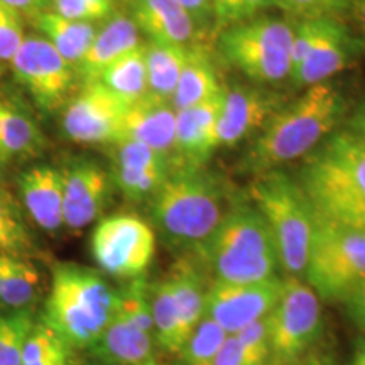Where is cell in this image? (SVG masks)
I'll list each match as a JSON object with an SVG mask.
<instances>
[{"instance_id": "cell-1", "label": "cell", "mask_w": 365, "mask_h": 365, "mask_svg": "<svg viewBox=\"0 0 365 365\" xmlns=\"http://www.w3.org/2000/svg\"><path fill=\"white\" fill-rule=\"evenodd\" d=\"M294 178L318 218L365 234V145L349 129L325 137Z\"/></svg>"}, {"instance_id": "cell-2", "label": "cell", "mask_w": 365, "mask_h": 365, "mask_svg": "<svg viewBox=\"0 0 365 365\" xmlns=\"http://www.w3.org/2000/svg\"><path fill=\"white\" fill-rule=\"evenodd\" d=\"M345 113V100L328 81L308 86L294 102L282 105L262 127L240 158L239 168L249 175L281 170L304 158L336 130Z\"/></svg>"}, {"instance_id": "cell-3", "label": "cell", "mask_w": 365, "mask_h": 365, "mask_svg": "<svg viewBox=\"0 0 365 365\" xmlns=\"http://www.w3.org/2000/svg\"><path fill=\"white\" fill-rule=\"evenodd\" d=\"M149 203L150 218L163 240L190 255L215 232L234 202L220 178L205 166H175Z\"/></svg>"}, {"instance_id": "cell-4", "label": "cell", "mask_w": 365, "mask_h": 365, "mask_svg": "<svg viewBox=\"0 0 365 365\" xmlns=\"http://www.w3.org/2000/svg\"><path fill=\"white\" fill-rule=\"evenodd\" d=\"M212 282H257L277 276L279 255L266 218L252 202H234L196 250Z\"/></svg>"}, {"instance_id": "cell-5", "label": "cell", "mask_w": 365, "mask_h": 365, "mask_svg": "<svg viewBox=\"0 0 365 365\" xmlns=\"http://www.w3.org/2000/svg\"><path fill=\"white\" fill-rule=\"evenodd\" d=\"M117 289L95 269L58 262L44 303L43 322L73 350L91 349L113 317Z\"/></svg>"}, {"instance_id": "cell-6", "label": "cell", "mask_w": 365, "mask_h": 365, "mask_svg": "<svg viewBox=\"0 0 365 365\" xmlns=\"http://www.w3.org/2000/svg\"><path fill=\"white\" fill-rule=\"evenodd\" d=\"M250 202L266 218L276 242L284 276L303 279L312 244L314 213L294 176L272 170L255 176L249 188Z\"/></svg>"}, {"instance_id": "cell-7", "label": "cell", "mask_w": 365, "mask_h": 365, "mask_svg": "<svg viewBox=\"0 0 365 365\" xmlns=\"http://www.w3.org/2000/svg\"><path fill=\"white\" fill-rule=\"evenodd\" d=\"M291 44L293 26L274 16H255L218 34L220 56L242 75L262 85L289 78Z\"/></svg>"}, {"instance_id": "cell-8", "label": "cell", "mask_w": 365, "mask_h": 365, "mask_svg": "<svg viewBox=\"0 0 365 365\" xmlns=\"http://www.w3.org/2000/svg\"><path fill=\"white\" fill-rule=\"evenodd\" d=\"M365 276V234L335 225L314 215L303 281L318 298L341 303Z\"/></svg>"}, {"instance_id": "cell-9", "label": "cell", "mask_w": 365, "mask_h": 365, "mask_svg": "<svg viewBox=\"0 0 365 365\" xmlns=\"http://www.w3.org/2000/svg\"><path fill=\"white\" fill-rule=\"evenodd\" d=\"M269 365H303L322 335V299L303 279L284 276L281 298L269 314Z\"/></svg>"}, {"instance_id": "cell-10", "label": "cell", "mask_w": 365, "mask_h": 365, "mask_svg": "<svg viewBox=\"0 0 365 365\" xmlns=\"http://www.w3.org/2000/svg\"><path fill=\"white\" fill-rule=\"evenodd\" d=\"M90 247L103 272L129 281L144 276L153 262L156 234L143 218L120 213L98 222Z\"/></svg>"}, {"instance_id": "cell-11", "label": "cell", "mask_w": 365, "mask_h": 365, "mask_svg": "<svg viewBox=\"0 0 365 365\" xmlns=\"http://www.w3.org/2000/svg\"><path fill=\"white\" fill-rule=\"evenodd\" d=\"M11 63L16 80L41 110L53 113L68 103L75 68L43 36H24Z\"/></svg>"}, {"instance_id": "cell-12", "label": "cell", "mask_w": 365, "mask_h": 365, "mask_svg": "<svg viewBox=\"0 0 365 365\" xmlns=\"http://www.w3.org/2000/svg\"><path fill=\"white\" fill-rule=\"evenodd\" d=\"M127 105L100 81L81 85L61 115L63 134L78 144L112 145L122 139Z\"/></svg>"}, {"instance_id": "cell-13", "label": "cell", "mask_w": 365, "mask_h": 365, "mask_svg": "<svg viewBox=\"0 0 365 365\" xmlns=\"http://www.w3.org/2000/svg\"><path fill=\"white\" fill-rule=\"evenodd\" d=\"M284 277L257 282H210L205 317L228 335L267 317L281 298Z\"/></svg>"}, {"instance_id": "cell-14", "label": "cell", "mask_w": 365, "mask_h": 365, "mask_svg": "<svg viewBox=\"0 0 365 365\" xmlns=\"http://www.w3.org/2000/svg\"><path fill=\"white\" fill-rule=\"evenodd\" d=\"M63 220L65 228L78 232L98 220L110 203V173L88 158H71L61 168Z\"/></svg>"}, {"instance_id": "cell-15", "label": "cell", "mask_w": 365, "mask_h": 365, "mask_svg": "<svg viewBox=\"0 0 365 365\" xmlns=\"http://www.w3.org/2000/svg\"><path fill=\"white\" fill-rule=\"evenodd\" d=\"M227 88L207 102L193 105L176 112V137L173 150L175 166H207L213 153L220 148L217 137V124L220 117Z\"/></svg>"}, {"instance_id": "cell-16", "label": "cell", "mask_w": 365, "mask_h": 365, "mask_svg": "<svg viewBox=\"0 0 365 365\" xmlns=\"http://www.w3.org/2000/svg\"><path fill=\"white\" fill-rule=\"evenodd\" d=\"M281 107V98L262 88L237 85L227 90L217 124L218 145H235L261 130Z\"/></svg>"}, {"instance_id": "cell-17", "label": "cell", "mask_w": 365, "mask_h": 365, "mask_svg": "<svg viewBox=\"0 0 365 365\" xmlns=\"http://www.w3.org/2000/svg\"><path fill=\"white\" fill-rule=\"evenodd\" d=\"M355 54V41L336 17H319L318 31L308 58L289 76L296 88H308L340 73Z\"/></svg>"}, {"instance_id": "cell-18", "label": "cell", "mask_w": 365, "mask_h": 365, "mask_svg": "<svg viewBox=\"0 0 365 365\" xmlns=\"http://www.w3.org/2000/svg\"><path fill=\"white\" fill-rule=\"evenodd\" d=\"M19 196L22 207L39 230L58 235L65 228L63 220V175L61 168L36 164L21 173Z\"/></svg>"}, {"instance_id": "cell-19", "label": "cell", "mask_w": 365, "mask_h": 365, "mask_svg": "<svg viewBox=\"0 0 365 365\" xmlns=\"http://www.w3.org/2000/svg\"><path fill=\"white\" fill-rule=\"evenodd\" d=\"M154 333L139 327L120 312L105 328L91 354L108 365H159Z\"/></svg>"}, {"instance_id": "cell-20", "label": "cell", "mask_w": 365, "mask_h": 365, "mask_svg": "<svg viewBox=\"0 0 365 365\" xmlns=\"http://www.w3.org/2000/svg\"><path fill=\"white\" fill-rule=\"evenodd\" d=\"M175 137L176 110L171 102L145 93L143 98L129 105L124 117L122 139L143 143L171 159L175 150Z\"/></svg>"}, {"instance_id": "cell-21", "label": "cell", "mask_w": 365, "mask_h": 365, "mask_svg": "<svg viewBox=\"0 0 365 365\" xmlns=\"http://www.w3.org/2000/svg\"><path fill=\"white\" fill-rule=\"evenodd\" d=\"M140 44L139 29L129 16L113 14L110 19L98 27L93 43L86 49L83 58L76 63L75 76L81 85L98 81L105 68L110 66L115 59L124 56Z\"/></svg>"}, {"instance_id": "cell-22", "label": "cell", "mask_w": 365, "mask_h": 365, "mask_svg": "<svg viewBox=\"0 0 365 365\" xmlns=\"http://www.w3.org/2000/svg\"><path fill=\"white\" fill-rule=\"evenodd\" d=\"M130 19L150 43L190 44L196 26L178 0H125Z\"/></svg>"}, {"instance_id": "cell-23", "label": "cell", "mask_w": 365, "mask_h": 365, "mask_svg": "<svg viewBox=\"0 0 365 365\" xmlns=\"http://www.w3.org/2000/svg\"><path fill=\"white\" fill-rule=\"evenodd\" d=\"M178 314H180L181 330L188 340L191 331L205 317L210 277L195 255H181L168 274Z\"/></svg>"}, {"instance_id": "cell-24", "label": "cell", "mask_w": 365, "mask_h": 365, "mask_svg": "<svg viewBox=\"0 0 365 365\" xmlns=\"http://www.w3.org/2000/svg\"><path fill=\"white\" fill-rule=\"evenodd\" d=\"M223 90L225 88L220 83L217 66L210 53L202 46L190 44L180 81L171 98L173 108L176 112L190 108L193 105L207 102Z\"/></svg>"}, {"instance_id": "cell-25", "label": "cell", "mask_w": 365, "mask_h": 365, "mask_svg": "<svg viewBox=\"0 0 365 365\" xmlns=\"http://www.w3.org/2000/svg\"><path fill=\"white\" fill-rule=\"evenodd\" d=\"M31 17H33V26L39 36H43L49 44H53L54 49L71 66H75L83 58L98 31L97 24L66 19L53 11L36 12Z\"/></svg>"}, {"instance_id": "cell-26", "label": "cell", "mask_w": 365, "mask_h": 365, "mask_svg": "<svg viewBox=\"0 0 365 365\" xmlns=\"http://www.w3.org/2000/svg\"><path fill=\"white\" fill-rule=\"evenodd\" d=\"M46 139L34 117L21 105L6 102L2 130L4 166L12 161L36 158L44 150Z\"/></svg>"}, {"instance_id": "cell-27", "label": "cell", "mask_w": 365, "mask_h": 365, "mask_svg": "<svg viewBox=\"0 0 365 365\" xmlns=\"http://www.w3.org/2000/svg\"><path fill=\"white\" fill-rule=\"evenodd\" d=\"M190 44H144L145 70H148V93L171 102L180 81Z\"/></svg>"}, {"instance_id": "cell-28", "label": "cell", "mask_w": 365, "mask_h": 365, "mask_svg": "<svg viewBox=\"0 0 365 365\" xmlns=\"http://www.w3.org/2000/svg\"><path fill=\"white\" fill-rule=\"evenodd\" d=\"M100 83L107 86L112 93L132 105L148 93V70H145L144 44H139L132 51L125 53L105 68L100 75Z\"/></svg>"}, {"instance_id": "cell-29", "label": "cell", "mask_w": 365, "mask_h": 365, "mask_svg": "<svg viewBox=\"0 0 365 365\" xmlns=\"http://www.w3.org/2000/svg\"><path fill=\"white\" fill-rule=\"evenodd\" d=\"M150 312H153L154 339L158 346L164 352L178 355L186 339L182 335L180 314L168 277L150 286Z\"/></svg>"}, {"instance_id": "cell-30", "label": "cell", "mask_w": 365, "mask_h": 365, "mask_svg": "<svg viewBox=\"0 0 365 365\" xmlns=\"http://www.w3.org/2000/svg\"><path fill=\"white\" fill-rule=\"evenodd\" d=\"M41 296V274L22 255H11L0 293V309H34Z\"/></svg>"}, {"instance_id": "cell-31", "label": "cell", "mask_w": 365, "mask_h": 365, "mask_svg": "<svg viewBox=\"0 0 365 365\" xmlns=\"http://www.w3.org/2000/svg\"><path fill=\"white\" fill-rule=\"evenodd\" d=\"M170 166H135V164L112 163L113 188L120 191L129 202H150L170 176Z\"/></svg>"}, {"instance_id": "cell-32", "label": "cell", "mask_w": 365, "mask_h": 365, "mask_svg": "<svg viewBox=\"0 0 365 365\" xmlns=\"http://www.w3.org/2000/svg\"><path fill=\"white\" fill-rule=\"evenodd\" d=\"M73 352L75 350L39 317L27 336L19 365H73Z\"/></svg>"}, {"instance_id": "cell-33", "label": "cell", "mask_w": 365, "mask_h": 365, "mask_svg": "<svg viewBox=\"0 0 365 365\" xmlns=\"http://www.w3.org/2000/svg\"><path fill=\"white\" fill-rule=\"evenodd\" d=\"M34 309H0V365H19L22 350L33 330Z\"/></svg>"}, {"instance_id": "cell-34", "label": "cell", "mask_w": 365, "mask_h": 365, "mask_svg": "<svg viewBox=\"0 0 365 365\" xmlns=\"http://www.w3.org/2000/svg\"><path fill=\"white\" fill-rule=\"evenodd\" d=\"M227 336L220 325L203 317L178 354L180 365H213Z\"/></svg>"}, {"instance_id": "cell-35", "label": "cell", "mask_w": 365, "mask_h": 365, "mask_svg": "<svg viewBox=\"0 0 365 365\" xmlns=\"http://www.w3.org/2000/svg\"><path fill=\"white\" fill-rule=\"evenodd\" d=\"M0 237L7 242L14 255L26 257L33 245L19 203L2 186H0Z\"/></svg>"}, {"instance_id": "cell-36", "label": "cell", "mask_w": 365, "mask_h": 365, "mask_svg": "<svg viewBox=\"0 0 365 365\" xmlns=\"http://www.w3.org/2000/svg\"><path fill=\"white\" fill-rule=\"evenodd\" d=\"M277 7V0H212L213 22L217 29L261 16L262 11Z\"/></svg>"}, {"instance_id": "cell-37", "label": "cell", "mask_w": 365, "mask_h": 365, "mask_svg": "<svg viewBox=\"0 0 365 365\" xmlns=\"http://www.w3.org/2000/svg\"><path fill=\"white\" fill-rule=\"evenodd\" d=\"M49 7L66 19L97 24L115 14V0H49Z\"/></svg>"}, {"instance_id": "cell-38", "label": "cell", "mask_w": 365, "mask_h": 365, "mask_svg": "<svg viewBox=\"0 0 365 365\" xmlns=\"http://www.w3.org/2000/svg\"><path fill=\"white\" fill-rule=\"evenodd\" d=\"M24 36L22 14L0 0V61H12Z\"/></svg>"}, {"instance_id": "cell-39", "label": "cell", "mask_w": 365, "mask_h": 365, "mask_svg": "<svg viewBox=\"0 0 365 365\" xmlns=\"http://www.w3.org/2000/svg\"><path fill=\"white\" fill-rule=\"evenodd\" d=\"M277 7L294 14L299 19L339 17L349 12L352 0H277Z\"/></svg>"}, {"instance_id": "cell-40", "label": "cell", "mask_w": 365, "mask_h": 365, "mask_svg": "<svg viewBox=\"0 0 365 365\" xmlns=\"http://www.w3.org/2000/svg\"><path fill=\"white\" fill-rule=\"evenodd\" d=\"M341 304L350 322L365 333V276L346 293Z\"/></svg>"}, {"instance_id": "cell-41", "label": "cell", "mask_w": 365, "mask_h": 365, "mask_svg": "<svg viewBox=\"0 0 365 365\" xmlns=\"http://www.w3.org/2000/svg\"><path fill=\"white\" fill-rule=\"evenodd\" d=\"M213 365H255L254 360L245 352L244 345L237 339V335H228L223 341L220 352H218Z\"/></svg>"}, {"instance_id": "cell-42", "label": "cell", "mask_w": 365, "mask_h": 365, "mask_svg": "<svg viewBox=\"0 0 365 365\" xmlns=\"http://www.w3.org/2000/svg\"><path fill=\"white\" fill-rule=\"evenodd\" d=\"M178 2L186 9L196 27H203L213 21L212 0H178Z\"/></svg>"}, {"instance_id": "cell-43", "label": "cell", "mask_w": 365, "mask_h": 365, "mask_svg": "<svg viewBox=\"0 0 365 365\" xmlns=\"http://www.w3.org/2000/svg\"><path fill=\"white\" fill-rule=\"evenodd\" d=\"M346 129L365 145V100H362L346 120Z\"/></svg>"}, {"instance_id": "cell-44", "label": "cell", "mask_w": 365, "mask_h": 365, "mask_svg": "<svg viewBox=\"0 0 365 365\" xmlns=\"http://www.w3.org/2000/svg\"><path fill=\"white\" fill-rule=\"evenodd\" d=\"M2 2H6L7 6L16 9L21 14L26 12L31 14V16L36 12L46 11V7L49 6V0H2Z\"/></svg>"}, {"instance_id": "cell-45", "label": "cell", "mask_w": 365, "mask_h": 365, "mask_svg": "<svg viewBox=\"0 0 365 365\" xmlns=\"http://www.w3.org/2000/svg\"><path fill=\"white\" fill-rule=\"evenodd\" d=\"M303 365H336L335 359L331 357L330 354L327 352H312V355L307 359V362H304Z\"/></svg>"}, {"instance_id": "cell-46", "label": "cell", "mask_w": 365, "mask_h": 365, "mask_svg": "<svg viewBox=\"0 0 365 365\" xmlns=\"http://www.w3.org/2000/svg\"><path fill=\"white\" fill-rule=\"evenodd\" d=\"M350 11L354 12L355 19L359 22L360 31H362L365 36V0H352V7Z\"/></svg>"}, {"instance_id": "cell-47", "label": "cell", "mask_w": 365, "mask_h": 365, "mask_svg": "<svg viewBox=\"0 0 365 365\" xmlns=\"http://www.w3.org/2000/svg\"><path fill=\"white\" fill-rule=\"evenodd\" d=\"M352 365H365V339L360 340L357 346H355L354 357L350 360Z\"/></svg>"}, {"instance_id": "cell-48", "label": "cell", "mask_w": 365, "mask_h": 365, "mask_svg": "<svg viewBox=\"0 0 365 365\" xmlns=\"http://www.w3.org/2000/svg\"><path fill=\"white\" fill-rule=\"evenodd\" d=\"M4 113H6V100H0V170L4 168L2 161V130H4Z\"/></svg>"}, {"instance_id": "cell-49", "label": "cell", "mask_w": 365, "mask_h": 365, "mask_svg": "<svg viewBox=\"0 0 365 365\" xmlns=\"http://www.w3.org/2000/svg\"><path fill=\"white\" fill-rule=\"evenodd\" d=\"M9 259H11V255L9 254H0V293H2V284H4V277H6Z\"/></svg>"}, {"instance_id": "cell-50", "label": "cell", "mask_w": 365, "mask_h": 365, "mask_svg": "<svg viewBox=\"0 0 365 365\" xmlns=\"http://www.w3.org/2000/svg\"><path fill=\"white\" fill-rule=\"evenodd\" d=\"M0 254H9V255H14V254H12V250L9 249L7 242L4 240L2 237H0Z\"/></svg>"}, {"instance_id": "cell-51", "label": "cell", "mask_w": 365, "mask_h": 365, "mask_svg": "<svg viewBox=\"0 0 365 365\" xmlns=\"http://www.w3.org/2000/svg\"><path fill=\"white\" fill-rule=\"evenodd\" d=\"M90 365H108V364H103V362H100V364H90Z\"/></svg>"}, {"instance_id": "cell-52", "label": "cell", "mask_w": 365, "mask_h": 365, "mask_svg": "<svg viewBox=\"0 0 365 365\" xmlns=\"http://www.w3.org/2000/svg\"><path fill=\"white\" fill-rule=\"evenodd\" d=\"M350 365H352V364H350Z\"/></svg>"}]
</instances>
